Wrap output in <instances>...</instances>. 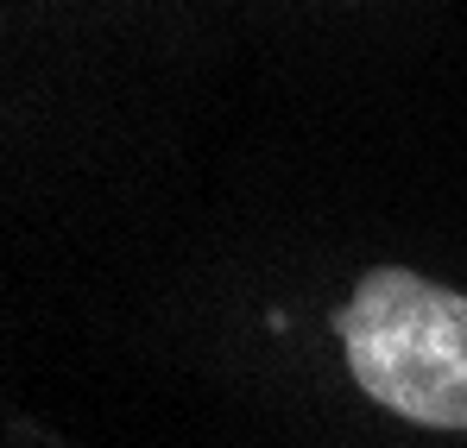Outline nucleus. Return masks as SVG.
<instances>
[{
  "instance_id": "f257e3e1",
  "label": "nucleus",
  "mask_w": 467,
  "mask_h": 448,
  "mask_svg": "<svg viewBox=\"0 0 467 448\" xmlns=\"http://www.w3.org/2000/svg\"><path fill=\"white\" fill-rule=\"evenodd\" d=\"M341 348L367 398L386 411L467 430V297L417 278V272H367L341 309Z\"/></svg>"
}]
</instances>
